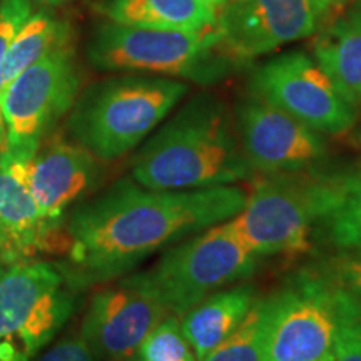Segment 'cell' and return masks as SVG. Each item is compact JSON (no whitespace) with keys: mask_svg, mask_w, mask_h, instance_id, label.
Wrapping results in <instances>:
<instances>
[{"mask_svg":"<svg viewBox=\"0 0 361 361\" xmlns=\"http://www.w3.org/2000/svg\"><path fill=\"white\" fill-rule=\"evenodd\" d=\"M246 201L239 184L194 191H157L133 178L116 180L71 211L66 233L74 286L119 279L144 259L236 216Z\"/></svg>","mask_w":361,"mask_h":361,"instance_id":"cell-1","label":"cell"},{"mask_svg":"<svg viewBox=\"0 0 361 361\" xmlns=\"http://www.w3.org/2000/svg\"><path fill=\"white\" fill-rule=\"evenodd\" d=\"M255 176L233 112L209 92L188 99L130 162V178L157 191L234 186Z\"/></svg>","mask_w":361,"mask_h":361,"instance_id":"cell-2","label":"cell"},{"mask_svg":"<svg viewBox=\"0 0 361 361\" xmlns=\"http://www.w3.org/2000/svg\"><path fill=\"white\" fill-rule=\"evenodd\" d=\"M188 92V82L162 75L101 80L75 99L69 130L96 159H119L146 141Z\"/></svg>","mask_w":361,"mask_h":361,"instance_id":"cell-3","label":"cell"},{"mask_svg":"<svg viewBox=\"0 0 361 361\" xmlns=\"http://www.w3.org/2000/svg\"><path fill=\"white\" fill-rule=\"evenodd\" d=\"M335 178L336 171L324 166L300 173L255 176L245 206L231 218L234 228L259 259L313 255Z\"/></svg>","mask_w":361,"mask_h":361,"instance_id":"cell-4","label":"cell"},{"mask_svg":"<svg viewBox=\"0 0 361 361\" xmlns=\"http://www.w3.org/2000/svg\"><path fill=\"white\" fill-rule=\"evenodd\" d=\"M87 59L102 72H147L200 85L219 82L239 67L216 29L168 30L107 22L90 35Z\"/></svg>","mask_w":361,"mask_h":361,"instance_id":"cell-5","label":"cell"},{"mask_svg":"<svg viewBox=\"0 0 361 361\" xmlns=\"http://www.w3.org/2000/svg\"><path fill=\"white\" fill-rule=\"evenodd\" d=\"M258 266L259 258L228 219L169 246L146 273L169 313L183 316L213 293L247 281Z\"/></svg>","mask_w":361,"mask_h":361,"instance_id":"cell-6","label":"cell"},{"mask_svg":"<svg viewBox=\"0 0 361 361\" xmlns=\"http://www.w3.org/2000/svg\"><path fill=\"white\" fill-rule=\"evenodd\" d=\"M74 283L49 261H20L0 271V361H29L74 311Z\"/></svg>","mask_w":361,"mask_h":361,"instance_id":"cell-7","label":"cell"},{"mask_svg":"<svg viewBox=\"0 0 361 361\" xmlns=\"http://www.w3.org/2000/svg\"><path fill=\"white\" fill-rule=\"evenodd\" d=\"M79 92V75L69 49L34 62L7 85L0 101L4 146L20 161H30L42 139L72 109Z\"/></svg>","mask_w":361,"mask_h":361,"instance_id":"cell-8","label":"cell"},{"mask_svg":"<svg viewBox=\"0 0 361 361\" xmlns=\"http://www.w3.org/2000/svg\"><path fill=\"white\" fill-rule=\"evenodd\" d=\"M269 301L266 361H322L333 355L336 290L316 268L301 269Z\"/></svg>","mask_w":361,"mask_h":361,"instance_id":"cell-9","label":"cell"},{"mask_svg":"<svg viewBox=\"0 0 361 361\" xmlns=\"http://www.w3.org/2000/svg\"><path fill=\"white\" fill-rule=\"evenodd\" d=\"M250 89L324 135L350 133L358 121V107L303 51L281 54L256 67Z\"/></svg>","mask_w":361,"mask_h":361,"instance_id":"cell-10","label":"cell"},{"mask_svg":"<svg viewBox=\"0 0 361 361\" xmlns=\"http://www.w3.org/2000/svg\"><path fill=\"white\" fill-rule=\"evenodd\" d=\"M234 124L256 176L300 173L326 164L324 134L308 128L250 89L234 107Z\"/></svg>","mask_w":361,"mask_h":361,"instance_id":"cell-11","label":"cell"},{"mask_svg":"<svg viewBox=\"0 0 361 361\" xmlns=\"http://www.w3.org/2000/svg\"><path fill=\"white\" fill-rule=\"evenodd\" d=\"M168 314L147 273H134L94 293L80 336L97 361H134L144 338Z\"/></svg>","mask_w":361,"mask_h":361,"instance_id":"cell-12","label":"cell"},{"mask_svg":"<svg viewBox=\"0 0 361 361\" xmlns=\"http://www.w3.org/2000/svg\"><path fill=\"white\" fill-rule=\"evenodd\" d=\"M322 24L313 0H228L216 19L221 44L239 67L310 37Z\"/></svg>","mask_w":361,"mask_h":361,"instance_id":"cell-13","label":"cell"},{"mask_svg":"<svg viewBox=\"0 0 361 361\" xmlns=\"http://www.w3.org/2000/svg\"><path fill=\"white\" fill-rule=\"evenodd\" d=\"M29 188L39 214L47 223L61 221L82 200L97 179V159L78 142L62 139L39 147L27 162Z\"/></svg>","mask_w":361,"mask_h":361,"instance_id":"cell-14","label":"cell"},{"mask_svg":"<svg viewBox=\"0 0 361 361\" xmlns=\"http://www.w3.org/2000/svg\"><path fill=\"white\" fill-rule=\"evenodd\" d=\"M40 251H64V226L47 223L39 214L29 188L27 164L0 207V261L13 264Z\"/></svg>","mask_w":361,"mask_h":361,"instance_id":"cell-15","label":"cell"},{"mask_svg":"<svg viewBox=\"0 0 361 361\" xmlns=\"http://www.w3.org/2000/svg\"><path fill=\"white\" fill-rule=\"evenodd\" d=\"M258 296L255 284L243 281L213 293L179 316L180 328L197 361L231 335Z\"/></svg>","mask_w":361,"mask_h":361,"instance_id":"cell-16","label":"cell"},{"mask_svg":"<svg viewBox=\"0 0 361 361\" xmlns=\"http://www.w3.org/2000/svg\"><path fill=\"white\" fill-rule=\"evenodd\" d=\"M101 11L117 24L168 30L213 29L218 19L206 0H106Z\"/></svg>","mask_w":361,"mask_h":361,"instance_id":"cell-17","label":"cell"},{"mask_svg":"<svg viewBox=\"0 0 361 361\" xmlns=\"http://www.w3.org/2000/svg\"><path fill=\"white\" fill-rule=\"evenodd\" d=\"M313 57L353 106L361 104V27L336 17L322 27L313 42Z\"/></svg>","mask_w":361,"mask_h":361,"instance_id":"cell-18","label":"cell"},{"mask_svg":"<svg viewBox=\"0 0 361 361\" xmlns=\"http://www.w3.org/2000/svg\"><path fill=\"white\" fill-rule=\"evenodd\" d=\"M316 243L333 251H361V161L336 171L331 201L318 226Z\"/></svg>","mask_w":361,"mask_h":361,"instance_id":"cell-19","label":"cell"},{"mask_svg":"<svg viewBox=\"0 0 361 361\" xmlns=\"http://www.w3.org/2000/svg\"><path fill=\"white\" fill-rule=\"evenodd\" d=\"M69 27L47 13H35L27 19L7 51L4 62V90L20 72L49 54L66 49Z\"/></svg>","mask_w":361,"mask_h":361,"instance_id":"cell-20","label":"cell"},{"mask_svg":"<svg viewBox=\"0 0 361 361\" xmlns=\"http://www.w3.org/2000/svg\"><path fill=\"white\" fill-rule=\"evenodd\" d=\"M271 301L258 296L241 324L201 361H266Z\"/></svg>","mask_w":361,"mask_h":361,"instance_id":"cell-21","label":"cell"},{"mask_svg":"<svg viewBox=\"0 0 361 361\" xmlns=\"http://www.w3.org/2000/svg\"><path fill=\"white\" fill-rule=\"evenodd\" d=\"M134 361H197L180 328L179 316L162 318L139 345Z\"/></svg>","mask_w":361,"mask_h":361,"instance_id":"cell-22","label":"cell"},{"mask_svg":"<svg viewBox=\"0 0 361 361\" xmlns=\"http://www.w3.org/2000/svg\"><path fill=\"white\" fill-rule=\"evenodd\" d=\"M335 290L338 323L333 341V361H361V301L338 288Z\"/></svg>","mask_w":361,"mask_h":361,"instance_id":"cell-23","label":"cell"},{"mask_svg":"<svg viewBox=\"0 0 361 361\" xmlns=\"http://www.w3.org/2000/svg\"><path fill=\"white\" fill-rule=\"evenodd\" d=\"M314 268L329 284L361 301V251H333Z\"/></svg>","mask_w":361,"mask_h":361,"instance_id":"cell-24","label":"cell"},{"mask_svg":"<svg viewBox=\"0 0 361 361\" xmlns=\"http://www.w3.org/2000/svg\"><path fill=\"white\" fill-rule=\"evenodd\" d=\"M32 16L30 0H2L0 2V101L4 94V62L17 30ZM4 146V124L0 114V149Z\"/></svg>","mask_w":361,"mask_h":361,"instance_id":"cell-25","label":"cell"},{"mask_svg":"<svg viewBox=\"0 0 361 361\" xmlns=\"http://www.w3.org/2000/svg\"><path fill=\"white\" fill-rule=\"evenodd\" d=\"M37 361H97L80 335L62 338L51 346Z\"/></svg>","mask_w":361,"mask_h":361,"instance_id":"cell-26","label":"cell"},{"mask_svg":"<svg viewBox=\"0 0 361 361\" xmlns=\"http://www.w3.org/2000/svg\"><path fill=\"white\" fill-rule=\"evenodd\" d=\"M27 162L29 161L16 159L7 152H0V207L6 202L8 192L12 191L13 184Z\"/></svg>","mask_w":361,"mask_h":361,"instance_id":"cell-27","label":"cell"},{"mask_svg":"<svg viewBox=\"0 0 361 361\" xmlns=\"http://www.w3.org/2000/svg\"><path fill=\"white\" fill-rule=\"evenodd\" d=\"M348 2H353V0H313L316 11H318L319 17H322V27L326 22L336 19V13H340L341 8Z\"/></svg>","mask_w":361,"mask_h":361,"instance_id":"cell-28","label":"cell"},{"mask_svg":"<svg viewBox=\"0 0 361 361\" xmlns=\"http://www.w3.org/2000/svg\"><path fill=\"white\" fill-rule=\"evenodd\" d=\"M346 17H348L351 22H355V24H358L361 27V0H353V6L350 7Z\"/></svg>","mask_w":361,"mask_h":361,"instance_id":"cell-29","label":"cell"},{"mask_svg":"<svg viewBox=\"0 0 361 361\" xmlns=\"http://www.w3.org/2000/svg\"><path fill=\"white\" fill-rule=\"evenodd\" d=\"M39 2H42L44 6L54 7V6H59V4H61V2H64V0H39Z\"/></svg>","mask_w":361,"mask_h":361,"instance_id":"cell-30","label":"cell"},{"mask_svg":"<svg viewBox=\"0 0 361 361\" xmlns=\"http://www.w3.org/2000/svg\"><path fill=\"white\" fill-rule=\"evenodd\" d=\"M206 2H209L211 6H214L216 8H218V7H221V6H224V4L228 2V0H206Z\"/></svg>","mask_w":361,"mask_h":361,"instance_id":"cell-31","label":"cell"},{"mask_svg":"<svg viewBox=\"0 0 361 361\" xmlns=\"http://www.w3.org/2000/svg\"><path fill=\"white\" fill-rule=\"evenodd\" d=\"M322 361H333V355H331V356H328V358H324V360H322Z\"/></svg>","mask_w":361,"mask_h":361,"instance_id":"cell-32","label":"cell"}]
</instances>
